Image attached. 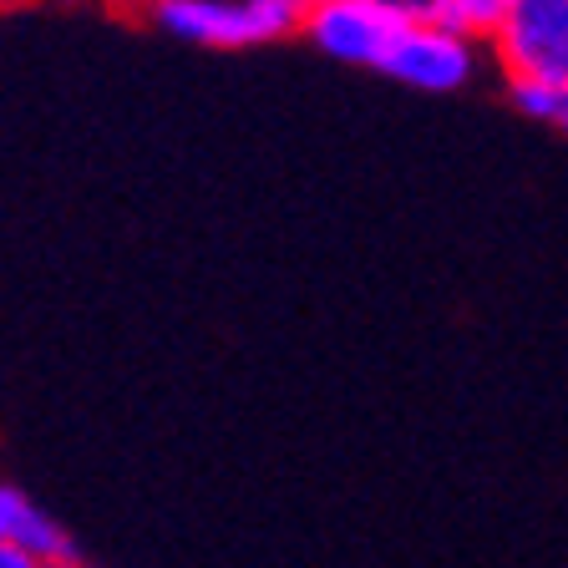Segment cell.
Segmentation results:
<instances>
[{
  "label": "cell",
  "mask_w": 568,
  "mask_h": 568,
  "mask_svg": "<svg viewBox=\"0 0 568 568\" xmlns=\"http://www.w3.org/2000/svg\"><path fill=\"white\" fill-rule=\"evenodd\" d=\"M315 0H148L142 21L203 51H248L274 47L305 31Z\"/></svg>",
  "instance_id": "1"
},
{
  "label": "cell",
  "mask_w": 568,
  "mask_h": 568,
  "mask_svg": "<svg viewBox=\"0 0 568 568\" xmlns=\"http://www.w3.org/2000/svg\"><path fill=\"white\" fill-rule=\"evenodd\" d=\"M487 51L508 82H548L568 92V0H513Z\"/></svg>",
  "instance_id": "2"
},
{
  "label": "cell",
  "mask_w": 568,
  "mask_h": 568,
  "mask_svg": "<svg viewBox=\"0 0 568 568\" xmlns=\"http://www.w3.org/2000/svg\"><path fill=\"white\" fill-rule=\"evenodd\" d=\"M477 67H483V41L473 36H462L457 26H402V31L390 36L386 47V71L390 82L412 87V92H462V87H473Z\"/></svg>",
  "instance_id": "3"
},
{
  "label": "cell",
  "mask_w": 568,
  "mask_h": 568,
  "mask_svg": "<svg viewBox=\"0 0 568 568\" xmlns=\"http://www.w3.org/2000/svg\"><path fill=\"white\" fill-rule=\"evenodd\" d=\"M396 31H402V26H390L371 0H315L300 36H305L320 57L341 61V67H376L381 71Z\"/></svg>",
  "instance_id": "4"
},
{
  "label": "cell",
  "mask_w": 568,
  "mask_h": 568,
  "mask_svg": "<svg viewBox=\"0 0 568 568\" xmlns=\"http://www.w3.org/2000/svg\"><path fill=\"white\" fill-rule=\"evenodd\" d=\"M0 544L31 554L36 564H67V558H77L71 532L16 483H0Z\"/></svg>",
  "instance_id": "5"
},
{
  "label": "cell",
  "mask_w": 568,
  "mask_h": 568,
  "mask_svg": "<svg viewBox=\"0 0 568 568\" xmlns=\"http://www.w3.org/2000/svg\"><path fill=\"white\" fill-rule=\"evenodd\" d=\"M513 0H447V26H457L473 41H493L497 26L508 21Z\"/></svg>",
  "instance_id": "6"
},
{
  "label": "cell",
  "mask_w": 568,
  "mask_h": 568,
  "mask_svg": "<svg viewBox=\"0 0 568 568\" xmlns=\"http://www.w3.org/2000/svg\"><path fill=\"white\" fill-rule=\"evenodd\" d=\"M508 102L518 118L528 122H564V106H568V92H558V87L548 82H508Z\"/></svg>",
  "instance_id": "7"
},
{
  "label": "cell",
  "mask_w": 568,
  "mask_h": 568,
  "mask_svg": "<svg viewBox=\"0 0 568 568\" xmlns=\"http://www.w3.org/2000/svg\"><path fill=\"white\" fill-rule=\"evenodd\" d=\"M390 26H442L447 21V0H371Z\"/></svg>",
  "instance_id": "8"
},
{
  "label": "cell",
  "mask_w": 568,
  "mask_h": 568,
  "mask_svg": "<svg viewBox=\"0 0 568 568\" xmlns=\"http://www.w3.org/2000/svg\"><path fill=\"white\" fill-rule=\"evenodd\" d=\"M0 568H47V564H36L31 554H21V548H11V544H0Z\"/></svg>",
  "instance_id": "9"
},
{
  "label": "cell",
  "mask_w": 568,
  "mask_h": 568,
  "mask_svg": "<svg viewBox=\"0 0 568 568\" xmlns=\"http://www.w3.org/2000/svg\"><path fill=\"white\" fill-rule=\"evenodd\" d=\"M41 6H57V11H87V6H106V0H41Z\"/></svg>",
  "instance_id": "10"
},
{
  "label": "cell",
  "mask_w": 568,
  "mask_h": 568,
  "mask_svg": "<svg viewBox=\"0 0 568 568\" xmlns=\"http://www.w3.org/2000/svg\"><path fill=\"white\" fill-rule=\"evenodd\" d=\"M47 568H92V564H82V558H67V564H47Z\"/></svg>",
  "instance_id": "11"
},
{
  "label": "cell",
  "mask_w": 568,
  "mask_h": 568,
  "mask_svg": "<svg viewBox=\"0 0 568 568\" xmlns=\"http://www.w3.org/2000/svg\"><path fill=\"white\" fill-rule=\"evenodd\" d=\"M558 128H564V132H568V106H564V122H558Z\"/></svg>",
  "instance_id": "12"
},
{
  "label": "cell",
  "mask_w": 568,
  "mask_h": 568,
  "mask_svg": "<svg viewBox=\"0 0 568 568\" xmlns=\"http://www.w3.org/2000/svg\"><path fill=\"white\" fill-rule=\"evenodd\" d=\"M128 6H138V11H142V6H148V0H128Z\"/></svg>",
  "instance_id": "13"
}]
</instances>
